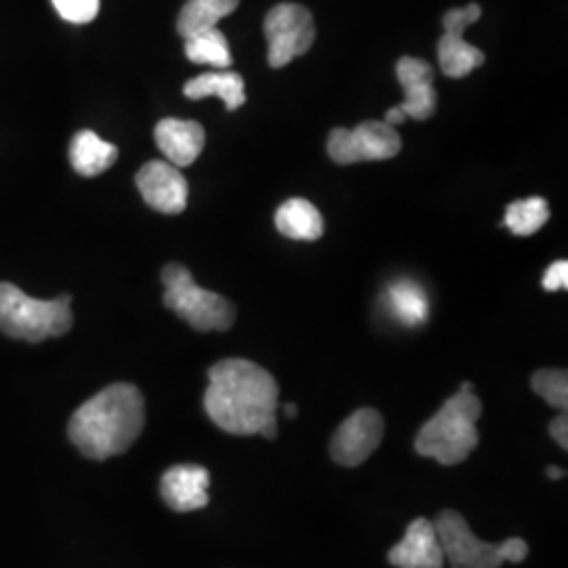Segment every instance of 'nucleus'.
<instances>
[{
  "label": "nucleus",
  "mask_w": 568,
  "mask_h": 568,
  "mask_svg": "<svg viewBox=\"0 0 568 568\" xmlns=\"http://www.w3.org/2000/svg\"><path fill=\"white\" fill-rule=\"evenodd\" d=\"M204 410L227 434H260L274 440L278 434V384L264 366L244 358H227L209 368Z\"/></svg>",
  "instance_id": "nucleus-1"
},
{
  "label": "nucleus",
  "mask_w": 568,
  "mask_h": 568,
  "mask_svg": "<svg viewBox=\"0 0 568 568\" xmlns=\"http://www.w3.org/2000/svg\"><path fill=\"white\" fill-rule=\"evenodd\" d=\"M143 424L145 400L140 387L114 384L77 408L68 424V436L84 457L105 462L133 447Z\"/></svg>",
  "instance_id": "nucleus-2"
},
{
  "label": "nucleus",
  "mask_w": 568,
  "mask_h": 568,
  "mask_svg": "<svg viewBox=\"0 0 568 568\" xmlns=\"http://www.w3.org/2000/svg\"><path fill=\"white\" fill-rule=\"evenodd\" d=\"M483 403L474 394L471 384L450 396L443 408L427 419L415 438V450L422 457L436 459L440 466H459L478 447V419Z\"/></svg>",
  "instance_id": "nucleus-3"
},
{
  "label": "nucleus",
  "mask_w": 568,
  "mask_h": 568,
  "mask_svg": "<svg viewBox=\"0 0 568 568\" xmlns=\"http://www.w3.org/2000/svg\"><path fill=\"white\" fill-rule=\"evenodd\" d=\"M72 295L58 300H34L20 286L0 283V331L13 339L41 344L51 337L65 335L72 323Z\"/></svg>",
  "instance_id": "nucleus-4"
},
{
  "label": "nucleus",
  "mask_w": 568,
  "mask_h": 568,
  "mask_svg": "<svg viewBox=\"0 0 568 568\" xmlns=\"http://www.w3.org/2000/svg\"><path fill=\"white\" fill-rule=\"evenodd\" d=\"M434 527L450 568H501L506 562L518 565L528 556L525 539L511 537L504 544L483 541L471 532L466 518L453 509L440 511Z\"/></svg>",
  "instance_id": "nucleus-5"
},
{
  "label": "nucleus",
  "mask_w": 568,
  "mask_h": 568,
  "mask_svg": "<svg viewBox=\"0 0 568 568\" xmlns=\"http://www.w3.org/2000/svg\"><path fill=\"white\" fill-rule=\"evenodd\" d=\"M164 305L196 331H227L236 321V307L222 295L194 283L182 264L164 265Z\"/></svg>",
  "instance_id": "nucleus-6"
},
{
  "label": "nucleus",
  "mask_w": 568,
  "mask_h": 568,
  "mask_svg": "<svg viewBox=\"0 0 568 568\" xmlns=\"http://www.w3.org/2000/svg\"><path fill=\"white\" fill-rule=\"evenodd\" d=\"M267 39V63L272 68H284L286 63L310 51L316 39V26L312 13L293 2L276 4L264 23Z\"/></svg>",
  "instance_id": "nucleus-7"
},
{
  "label": "nucleus",
  "mask_w": 568,
  "mask_h": 568,
  "mask_svg": "<svg viewBox=\"0 0 568 568\" xmlns=\"http://www.w3.org/2000/svg\"><path fill=\"white\" fill-rule=\"evenodd\" d=\"M403 140L386 122L366 121L356 129H333L328 135V156L337 164L371 163L398 156Z\"/></svg>",
  "instance_id": "nucleus-8"
},
{
  "label": "nucleus",
  "mask_w": 568,
  "mask_h": 568,
  "mask_svg": "<svg viewBox=\"0 0 568 568\" xmlns=\"http://www.w3.org/2000/svg\"><path fill=\"white\" fill-rule=\"evenodd\" d=\"M386 422L375 408H358L331 438V457L344 467L363 466L384 440Z\"/></svg>",
  "instance_id": "nucleus-9"
},
{
  "label": "nucleus",
  "mask_w": 568,
  "mask_h": 568,
  "mask_svg": "<svg viewBox=\"0 0 568 568\" xmlns=\"http://www.w3.org/2000/svg\"><path fill=\"white\" fill-rule=\"evenodd\" d=\"M480 4L471 2L466 9H450L443 18L445 34L438 41V61L448 79H466L485 63V53L464 39L467 26L480 20Z\"/></svg>",
  "instance_id": "nucleus-10"
},
{
  "label": "nucleus",
  "mask_w": 568,
  "mask_h": 568,
  "mask_svg": "<svg viewBox=\"0 0 568 568\" xmlns=\"http://www.w3.org/2000/svg\"><path fill=\"white\" fill-rule=\"evenodd\" d=\"M138 190L148 206L164 215H180L187 206V182L182 171L164 161L143 164L135 178Z\"/></svg>",
  "instance_id": "nucleus-11"
},
{
  "label": "nucleus",
  "mask_w": 568,
  "mask_h": 568,
  "mask_svg": "<svg viewBox=\"0 0 568 568\" xmlns=\"http://www.w3.org/2000/svg\"><path fill=\"white\" fill-rule=\"evenodd\" d=\"M387 562L396 568H443L445 551L440 548L434 523L417 518L406 527L405 537L387 551Z\"/></svg>",
  "instance_id": "nucleus-12"
},
{
  "label": "nucleus",
  "mask_w": 568,
  "mask_h": 568,
  "mask_svg": "<svg viewBox=\"0 0 568 568\" xmlns=\"http://www.w3.org/2000/svg\"><path fill=\"white\" fill-rule=\"evenodd\" d=\"M209 469L196 464L169 467L161 478V495L173 511H196L209 506Z\"/></svg>",
  "instance_id": "nucleus-13"
},
{
  "label": "nucleus",
  "mask_w": 568,
  "mask_h": 568,
  "mask_svg": "<svg viewBox=\"0 0 568 568\" xmlns=\"http://www.w3.org/2000/svg\"><path fill=\"white\" fill-rule=\"evenodd\" d=\"M396 74L405 89V102L400 103V108L406 119H413V121L432 119L438 103L432 65L426 60L403 58L396 63Z\"/></svg>",
  "instance_id": "nucleus-14"
},
{
  "label": "nucleus",
  "mask_w": 568,
  "mask_h": 568,
  "mask_svg": "<svg viewBox=\"0 0 568 568\" xmlns=\"http://www.w3.org/2000/svg\"><path fill=\"white\" fill-rule=\"evenodd\" d=\"M154 140L166 156V163L180 169L190 166L201 156L206 135L201 122L164 119L154 129Z\"/></svg>",
  "instance_id": "nucleus-15"
},
{
  "label": "nucleus",
  "mask_w": 568,
  "mask_h": 568,
  "mask_svg": "<svg viewBox=\"0 0 568 568\" xmlns=\"http://www.w3.org/2000/svg\"><path fill=\"white\" fill-rule=\"evenodd\" d=\"M387 314L398 325L417 328L424 326L429 318V297L426 288L413 278H398L387 286L384 297Z\"/></svg>",
  "instance_id": "nucleus-16"
},
{
  "label": "nucleus",
  "mask_w": 568,
  "mask_h": 568,
  "mask_svg": "<svg viewBox=\"0 0 568 568\" xmlns=\"http://www.w3.org/2000/svg\"><path fill=\"white\" fill-rule=\"evenodd\" d=\"M119 159V148L93 131H79L70 143V163L82 178H98Z\"/></svg>",
  "instance_id": "nucleus-17"
},
{
  "label": "nucleus",
  "mask_w": 568,
  "mask_h": 568,
  "mask_svg": "<svg viewBox=\"0 0 568 568\" xmlns=\"http://www.w3.org/2000/svg\"><path fill=\"white\" fill-rule=\"evenodd\" d=\"M274 222L278 232L291 241L312 243L325 234V220L321 211L305 199H291L281 204Z\"/></svg>",
  "instance_id": "nucleus-18"
},
{
  "label": "nucleus",
  "mask_w": 568,
  "mask_h": 568,
  "mask_svg": "<svg viewBox=\"0 0 568 568\" xmlns=\"http://www.w3.org/2000/svg\"><path fill=\"white\" fill-rule=\"evenodd\" d=\"M183 95L187 100H204V98L215 95L225 103L227 112L243 108L246 102L243 77L236 72H230V70L209 72V74H201V77L185 82Z\"/></svg>",
  "instance_id": "nucleus-19"
},
{
  "label": "nucleus",
  "mask_w": 568,
  "mask_h": 568,
  "mask_svg": "<svg viewBox=\"0 0 568 568\" xmlns=\"http://www.w3.org/2000/svg\"><path fill=\"white\" fill-rule=\"evenodd\" d=\"M241 0H187L178 18V32L183 39L217 28V23L239 9Z\"/></svg>",
  "instance_id": "nucleus-20"
},
{
  "label": "nucleus",
  "mask_w": 568,
  "mask_h": 568,
  "mask_svg": "<svg viewBox=\"0 0 568 568\" xmlns=\"http://www.w3.org/2000/svg\"><path fill=\"white\" fill-rule=\"evenodd\" d=\"M185 58L194 63L213 65L220 70H227L232 65L230 44L224 32H220L217 28L204 30L201 34L185 39Z\"/></svg>",
  "instance_id": "nucleus-21"
},
{
  "label": "nucleus",
  "mask_w": 568,
  "mask_h": 568,
  "mask_svg": "<svg viewBox=\"0 0 568 568\" xmlns=\"http://www.w3.org/2000/svg\"><path fill=\"white\" fill-rule=\"evenodd\" d=\"M549 206L546 199L532 196L508 204L504 225L516 236H532L548 224Z\"/></svg>",
  "instance_id": "nucleus-22"
},
{
  "label": "nucleus",
  "mask_w": 568,
  "mask_h": 568,
  "mask_svg": "<svg viewBox=\"0 0 568 568\" xmlns=\"http://www.w3.org/2000/svg\"><path fill=\"white\" fill-rule=\"evenodd\" d=\"M530 386L539 398H544L554 408L567 413L568 375L565 368H541L532 375Z\"/></svg>",
  "instance_id": "nucleus-23"
},
{
  "label": "nucleus",
  "mask_w": 568,
  "mask_h": 568,
  "mask_svg": "<svg viewBox=\"0 0 568 568\" xmlns=\"http://www.w3.org/2000/svg\"><path fill=\"white\" fill-rule=\"evenodd\" d=\"M53 7L70 23H89L100 13V0H53Z\"/></svg>",
  "instance_id": "nucleus-24"
},
{
  "label": "nucleus",
  "mask_w": 568,
  "mask_h": 568,
  "mask_svg": "<svg viewBox=\"0 0 568 568\" xmlns=\"http://www.w3.org/2000/svg\"><path fill=\"white\" fill-rule=\"evenodd\" d=\"M541 286H544L546 291H549V293H556V291H567V260H560V262H554V264L549 265L548 272H546V274H544V278H541Z\"/></svg>",
  "instance_id": "nucleus-25"
},
{
  "label": "nucleus",
  "mask_w": 568,
  "mask_h": 568,
  "mask_svg": "<svg viewBox=\"0 0 568 568\" xmlns=\"http://www.w3.org/2000/svg\"><path fill=\"white\" fill-rule=\"evenodd\" d=\"M549 434H551V438L556 440V445L560 448H568V419L567 413H562V415H558L551 424H549Z\"/></svg>",
  "instance_id": "nucleus-26"
},
{
  "label": "nucleus",
  "mask_w": 568,
  "mask_h": 568,
  "mask_svg": "<svg viewBox=\"0 0 568 568\" xmlns=\"http://www.w3.org/2000/svg\"><path fill=\"white\" fill-rule=\"evenodd\" d=\"M406 121V114L403 112V108L400 105H396V108H389L386 112V124L389 126H398V124H403Z\"/></svg>",
  "instance_id": "nucleus-27"
},
{
  "label": "nucleus",
  "mask_w": 568,
  "mask_h": 568,
  "mask_svg": "<svg viewBox=\"0 0 568 568\" xmlns=\"http://www.w3.org/2000/svg\"><path fill=\"white\" fill-rule=\"evenodd\" d=\"M546 474H548V478H551V480L565 478V469H562V467L549 466L548 469H546Z\"/></svg>",
  "instance_id": "nucleus-28"
},
{
  "label": "nucleus",
  "mask_w": 568,
  "mask_h": 568,
  "mask_svg": "<svg viewBox=\"0 0 568 568\" xmlns=\"http://www.w3.org/2000/svg\"><path fill=\"white\" fill-rule=\"evenodd\" d=\"M284 415L286 417H297V405H284Z\"/></svg>",
  "instance_id": "nucleus-29"
}]
</instances>
